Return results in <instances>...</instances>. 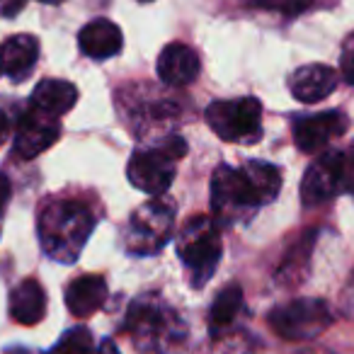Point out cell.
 I'll return each mask as SVG.
<instances>
[{
    "label": "cell",
    "mask_w": 354,
    "mask_h": 354,
    "mask_svg": "<svg viewBox=\"0 0 354 354\" xmlns=\"http://www.w3.org/2000/svg\"><path fill=\"white\" fill-rule=\"evenodd\" d=\"M95 228V216L88 204L75 199H54L39 214L37 231H39L41 250L56 262L71 265L80 257L90 233Z\"/></svg>",
    "instance_id": "cell-1"
},
{
    "label": "cell",
    "mask_w": 354,
    "mask_h": 354,
    "mask_svg": "<svg viewBox=\"0 0 354 354\" xmlns=\"http://www.w3.org/2000/svg\"><path fill=\"white\" fill-rule=\"evenodd\" d=\"M124 330L129 333L131 342H136V347L146 352L153 349L158 354H167V349L185 337L183 320L158 296H141L133 301L127 313Z\"/></svg>",
    "instance_id": "cell-2"
},
{
    "label": "cell",
    "mask_w": 354,
    "mask_h": 354,
    "mask_svg": "<svg viewBox=\"0 0 354 354\" xmlns=\"http://www.w3.org/2000/svg\"><path fill=\"white\" fill-rule=\"evenodd\" d=\"M223 252L221 223L209 216H194L185 223L183 233L177 236V255L189 272L194 289H202L212 279Z\"/></svg>",
    "instance_id": "cell-3"
},
{
    "label": "cell",
    "mask_w": 354,
    "mask_h": 354,
    "mask_svg": "<svg viewBox=\"0 0 354 354\" xmlns=\"http://www.w3.org/2000/svg\"><path fill=\"white\" fill-rule=\"evenodd\" d=\"M187 143L180 136H170L156 148L136 151L127 165L129 183L151 197H160L175 180V162L185 158Z\"/></svg>",
    "instance_id": "cell-4"
},
{
    "label": "cell",
    "mask_w": 354,
    "mask_h": 354,
    "mask_svg": "<svg viewBox=\"0 0 354 354\" xmlns=\"http://www.w3.org/2000/svg\"><path fill=\"white\" fill-rule=\"evenodd\" d=\"M175 204L165 197H153L131 214L124 228V248L131 255H153L172 238Z\"/></svg>",
    "instance_id": "cell-5"
},
{
    "label": "cell",
    "mask_w": 354,
    "mask_h": 354,
    "mask_svg": "<svg viewBox=\"0 0 354 354\" xmlns=\"http://www.w3.org/2000/svg\"><path fill=\"white\" fill-rule=\"evenodd\" d=\"M207 122L223 141L255 143L262 136V104L255 97L216 100L207 107Z\"/></svg>",
    "instance_id": "cell-6"
},
{
    "label": "cell",
    "mask_w": 354,
    "mask_h": 354,
    "mask_svg": "<svg viewBox=\"0 0 354 354\" xmlns=\"http://www.w3.org/2000/svg\"><path fill=\"white\" fill-rule=\"evenodd\" d=\"M333 323V310L320 299H296L277 306L270 313V325L279 337L306 342L323 333Z\"/></svg>",
    "instance_id": "cell-7"
},
{
    "label": "cell",
    "mask_w": 354,
    "mask_h": 354,
    "mask_svg": "<svg viewBox=\"0 0 354 354\" xmlns=\"http://www.w3.org/2000/svg\"><path fill=\"white\" fill-rule=\"evenodd\" d=\"M260 207L243 167L221 165L212 177V212L218 223H231L236 216Z\"/></svg>",
    "instance_id": "cell-8"
},
{
    "label": "cell",
    "mask_w": 354,
    "mask_h": 354,
    "mask_svg": "<svg viewBox=\"0 0 354 354\" xmlns=\"http://www.w3.org/2000/svg\"><path fill=\"white\" fill-rule=\"evenodd\" d=\"M344 189V153L330 151L310 162L301 183V199L306 207H320Z\"/></svg>",
    "instance_id": "cell-9"
},
{
    "label": "cell",
    "mask_w": 354,
    "mask_h": 354,
    "mask_svg": "<svg viewBox=\"0 0 354 354\" xmlns=\"http://www.w3.org/2000/svg\"><path fill=\"white\" fill-rule=\"evenodd\" d=\"M59 136H61L59 119L37 112V109H30V112L22 114V119L17 122L12 153H15L20 160H32V158L49 151V148L59 141Z\"/></svg>",
    "instance_id": "cell-10"
},
{
    "label": "cell",
    "mask_w": 354,
    "mask_h": 354,
    "mask_svg": "<svg viewBox=\"0 0 354 354\" xmlns=\"http://www.w3.org/2000/svg\"><path fill=\"white\" fill-rule=\"evenodd\" d=\"M349 122L347 114L342 112H320L308 114V117H296L294 122V141L299 151L315 156V153L325 151L333 138H339L347 131Z\"/></svg>",
    "instance_id": "cell-11"
},
{
    "label": "cell",
    "mask_w": 354,
    "mask_h": 354,
    "mask_svg": "<svg viewBox=\"0 0 354 354\" xmlns=\"http://www.w3.org/2000/svg\"><path fill=\"white\" fill-rule=\"evenodd\" d=\"M337 88V71L323 64H308L301 66L291 73L289 90L299 102L313 104L325 100Z\"/></svg>",
    "instance_id": "cell-12"
},
{
    "label": "cell",
    "mask_w": 354,
    "mask_h": 354,
    "mask_svg": "<svg viewBox=\"0 0 354 354\" xmlns=\"http://www.w3.org/2000/svg\"><path fill=\"white\" fill-rule=\"evenodd\" d=\"M199 75V56L187 44L172 41L158 56V78L172 88H185Z\"/></svg>",
    "instance_id": "cell-13"
},
{
    "label": "cell",
    "mask_w": 354,
    "mask_h": 354,
    "mask_svg": "<svg viewBox=\"0 0 354 354\" xmlns=\"http://www.w3.org/2000/svg\"><path fill=\"white\" fill-rule=\"evenodd\" d=\"M39 56V39L32 35H17L10 37L6 44L0 46V59H3V71L8 78L15 83H22L32 75Z\"/></svg>",
    "instance_id": "cell-14"
},
{
    "label": "cell",
    "mask_w": 354,
    "mask_h": 354,
    "mask_svg": "<svg viewBox=\"0 0 354 354\" xmlns=\"http://www.w3.org/2000/svg\"><path fill=\"white\" fill-rule=\"evenodd\" d=\"M80 51L95 61L112 59L122 49V30L114 22L97 17V20L88 22L78 35Z\"/></svg>",
    "instance_id": "cell-15"
},
{
    "label": "cell",
    "mask_w": 354,
    "mask_h": 354,
    "mask_svg": "<svg viewBox=\"0 0 354 354\" xmlns=\"http://www.w3.org/2000/svg\"><path fill=\"white\" fill-rule=\"evenodd\" d=\"M78 102V88L68 80L61 78H46L32 93V109L49 117H64Z\"/></svg>",
    "instance_id": "cell-16"
},
{
    "label": "cell",
    "mask_w": 354,
    "mask_h": 354,
    "mask_svg": "<svg viewBox=\"0 0 354 354\" xmlns=\"http://www.w3.org/2000/svg\"><path fill=\"white\" fill-rule=\"evenodd\" d=\"M107 301V281L97 274L78 277L66 289V306L78 318H88L100 310Z\"/></svg>",
    "instance_id": "cell-17"
},
{
    "label": "cell",
    "mask_w": 354,
    "mask_h": 354,
    "mask_svg": "<svg viewBox=\"0 0 354 354\" xmlns=\"http://www.w3.org/2000/svg\"><path fill=\"white\" fill-rule=\"evenodd\" d=\"M46 313V294L37 279H25L10 294V315L20 325H37Z\"/></svg>",
    "instance_id": "cell-18"
},
{
    "label": "cell",
    "mask_w": 354,
    "mask_h": 354,
    "mask_svg": "<svg viewBox=\"0 0 354 354\" xmlns=\"http://www.w3.org/2000/svg\"><path fill=\"white\" fill-rule=\"evenodd\" d=\"M243 172H245L248 183H250L252 192H255L257 202L260 207L270 204L272 199L279 194L281 189V172L277 165L272 162H265V160H250L243 165Z\"/></svg>",
    "instance_id": "cell-19"
},
{
    "label": "cell",
    "mask_w": 354,
    "mask_h": 354,
    "mask_svg": "<svg viewBox=\"0 0 354 354\" xmlns=\"http://www.w3.org/2000/svg\"><path fill=\"white\" fill-rule=\"evenodd\" d=\"M241 308H243V289L241 286L231 284V286H226V289H221L216 296V301L212 304V308H209V328L216 330V333H221L223 328H228V325L238 318Z\"/></svg>",
    "instance_id": "cell-20"
},
{
    "label": "cell",
    "mask_w": 354,
    "mask_h": 354,
    "mask_svg": "<svg viewBox=\"0 0 354 354\" xmlns=\"http://www.w3.org/2000/svg\"><path fill=\"white\" fill-rule=\"evenodd\" d=\"M49 354H95V339L88 328H71Z\"/></svg>",
    "instance_id": "cell-21"
},
{
    "label": "cell",
    "mask_w": 354,
    "mask_h": 354,
    "mask_svg": "<svg viewBox=\"0 0 354 354\" xmlns=\"http://www.w3.org/2000/svg\"><path fill=\"white\" fill-rule=\"evenodd\" d=\"M313 241H315L313 233H306V238H301V241L296 243V248L289 252V257H286L279 270L281 277H289L291 281H299V277H304L306 265H308V260H310V250H313Z\"/></svg>",
    "instance_id": "cell-22"
},
{
    "label": "cell",
    "mask_w": 354,
    "mask_h": 354,
    "mask_svg": "<svg viewBox=\"0 0 354 354\" xmlns=\"http://www.w3.org/2000/svg\"><path fill=\"white\" fill-rule=\"evenodd\" d=\"M252 6L262 8V10H274L281 15H301V12L310 10L315 6V0H252Z\"/></svg>",
    "instance_id": "cell-23"
},
{
    "label": "cell",
    "mask_w": 354,
    "mask_h": 354,
    "mask_svg": "<svg viewBox=\"0 0 354 354\" xmlns=\"http://www.w3.org/2000/svg\"><path fill=\"white\" fill-rule=\"evenodd\" d=\"M339 73L349 85H354V32H349L342 41V51H339Z\"/></svg>",
    "instance_id": "cell-24"
},
{
    "label": "cell",
    "mask_w": 354,
    "mask_h": 354,
    "mask_svg": "<svg viewBox=\"0 0 354 354\" xmlns=\"http://www.w3.org/2000/svg\"><path fill=\"white\" fill-rule=\"evenodd\" d=\"M46 6H56V3H64V0H41ZM25 8V0H0V10L6 17H12Z\"/></svg>",
    "instance_id": "cell-25"
},
{
    "label": "cell",
    "mask_w": 354,
    "mask_h": 354,
    "mask_svg": "<svg viewBox=\"0 0 354 354\" xmlns=\"http://www.w3.org/2000/svg\"><path fill=\"white\" fill-rule=\"evenodd\" d=\"M344 189L354 192V151L344 156Z\"/></svg>",
    "instance_id": "cell-26"
},
{
    "label": "cell",
    "mask_w": 354,
    "mask_h": 354,
    "mask_svg": "<svg viewBox=\"0 0 354 354\" xmlns=\"http://www.w3.org/2000/svg\"><path fill=\"white\" fill-rule=\"evenodd\" d=\"M10 194H12V187H10V180H8L3 172H0V216L6 212L8 202H10Z\"/></svg>",
    "instance_id": "cell-27"
},
{
    "label": "cell",
    "mask_w": 354,
    "mask_h": 354,
    "mask_svg": "<svg viewBox=\"0 0 354 354\" xmlns=\"http://www.w3.org/2000/svg\"><path fill=\"white\" fill-rule=\"evenodd\" d=\"M8 136H10V119H8V114L0 109V143H6Z\"/></svg>",
    "instance_id": "cell-28"
},
{
    "label": "cell",
    "mask_w": 354,
    "mask_h": 354,
    "mask_svg": "<svg viewBox=\"0 0 354 354\" xmlns=\"http://www.w3.org/2000/svg\"><path fill=\"white\" fill-rule=\"evenodd\" d=\"M95 354H122L117 349V344H114V339H102V342H100V347H97V352Z\"/></svg>",
    "instance_id": "cell-29"
},
{
    "label": "cell",
    "mask_w": 354,
    "mask_h": 354,
    "mask_svg": "<svg viewBox=\"0 0 354 354\" xmlns=\"http://www.w3.org/2000/svg\"><path fill=\"white\" fill-rule=\"evenodd\" d=\"M3 73H6V71H3V59H0V75H3Z\"/></svg>",
    "instance_id": "cell-30"
},
{
    "label": "cell",
    "mask_w": 354,
    "mask_h": 354,
    "mask_svg": "<svg viewBox=\"0 0 354 354\" xmlns=\"http://www.w3.org/2000/svg\"><path fill=\"white\" fill-rule=\"evenodd\" d=\"M141 3H148V0H141Z\"/></svg>",
    "instance_id": "cell-31"
}]
</instances>
